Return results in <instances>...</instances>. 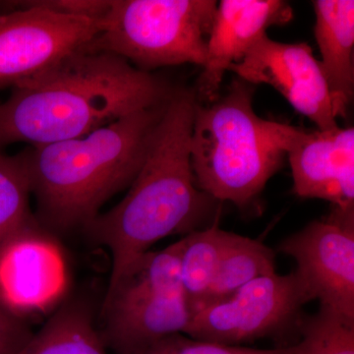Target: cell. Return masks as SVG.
I'll list each match as a JSON object with an SVG mask.
<instances>
[{"label": "cell", "mask_w": 354, "mask_h": 354, "mask_svg": "<svg viewBox=\"0 0 354 354\" xmlns=\"http://www.w3.org/2000/svg\"><path fill=\"white\" fill-rule=\"evenodd\" d=\"M180 241L133 261L109 285L104 302V344L139 354L169 335L185 334L192 312L180 278Z\"/></svg>", "instance_id": "8992f818"}, {"label": "cell", "mask_w": 354, "mask_h": 354, "mask_svg": "<svg viewBox=\"0 0 354 354\" xmlns=\"http://www.w3.org/2000/svg\"><path fill=\"white\" fill-rule=\"evenodd\" d=\"M253 95L252 86L237 79L213 102H196L190 139L197 187L241 209L258 199L286 158L270 120L254 111Z\"/></svg>", "instance_id": "277c9868"}, {"label": "cell", "mask_w": 354, "mask_h": 354, "mask_svg": "<svg viewBox=\"0 0 354 354\" xmlns=\"http://www.w3.org/2000/svg\"><path fill=\"white\" fill-rule=\"evenodd\" d=\"M102 335L79 304L62 307L15 354H106Z\"/></svg>", "instance_id": "2e32d148"}, {"label": "cell", "mask_w": 354, "mask_h": 354, "mask_svg": "<svg viewBox=\"0 0 354 354\" xmlns=\"http://www.w3.org/2000/svg\"><path fill=\"white\" fill-rule=\"evenodd\" d=\"M274 259V251L263 242L225 232L215 281L202 308L230 297L254 279L276 272Z\"/></svg>", "instance_id": "9a60e30c"}, {"label": "cell", "mask_w": 354, "mask_h": 354, "mask_svg": "<svg viewBox=\"0 0 354 354\" xmlns=\"http://www.w3.org/2000/svg\"><path fill=\"white\" fill-rule=\"evenodd\" d=\"M0 88L29 82L92 43L102 20L0 2Z\"/></svg>", "instance_id": "52a82bcc"}, {"label": "cell", "mask_w": 354, "mask_h": 354, "mask_svg": "<svg viewBox=\"0 0 354 354\" xmlns=\"http://www.w3.org/2000/svg\"><path fill=\"white\" fill-rule=\"evenodd\" d=\"M291 346L272 349H256L200 341L176 334L160 339L139 354H290Z\"/></svg>", "instance_id": "ffe728a7"}, {"label": "cell", "mask_w": 354, "mask_h": 354, "mask_svg": "<svg viewBox=\"0 0 354 354\" xmlns=\"http://www.w3.org/2000/svg\"><path fill=\"white\" fill-rule=\"evenodd\" d=\"M177 88L124 58L86 46L0 104V149L79 138L171 100Z\"/></svg>", "instance_id": "6da1fadb"}, {"label": "cell", "mask_w": 354, "mask_h": 354, "mask_svg": "<svg viewBox=\"0 0 354 354\" xmlns=\"http://www.w3.org/2000/svg\"><path fill=\"white\" fill-rule=\"evenodd\" d=\"M314 35L337 118H346L354 95V1L315 0Z\"/></svg>", "instance_id": "5bb4252c"}, {"label": "cell", "mask_w": 354, "mask_h": 354, "mask_svg": "<svg viewBox=\"0 0 354 354\" xmlns=\"http://www.w3.org/2000/svg\"><path fill=\"white\" fill-rule=\"evenodd\" d=\"M270 128L290 162L297 196L354 207L353 127L309 131L270 120Z\"/></svg>", "instance_id": "8fae6325"}, {"label": "cell", "mask_w": 354, "mask_h": 354, "mask_svg": "<svg viewBox=\"0 0 354 354\" xmlns=\"http://www.w3.org/2000/svg\"><path fill=\"white\" fill-rule=\"evenodd\" d=\"M216 7L215 0H113L88 48L118 55L142 71L202 67Z\"/></svg>", "instance_id": "5b68a950"}, {"label": "cell", "mask_w": 354, "mask_h": 354, "mask_svg": "<svg viewBox=\"0 0 354 354\" xmlns=\"http://www.w3.org/2000/svg\"><path fill=\"white\" fill-rule=\"evenodd\" d=\"M292 19V7L283 0H221L194 91L197 102L207 104L216 100L230 67L241 62L269 28L286 25Z\"/></svg>", "instance_id": "4fadbf2b"}, {"label": "cell", "mask_w": 354, "mask_h": 354, "mask_svg": "<svg viewBox=\"0 0 354 354\" xmlns=\"http://www.w3.org/2000/svg\"><path fill=\"white\" fill-rule=\"evenodd\" d=\"M67 281L62 248L34 216L0 243V304L14 315L53 308Z\"/></svg>", "instance_id": "30bf717a"}, {"label": "cell", "mask_w": 354, "mask_h": 354, "mask_svg": "<svg viewBox=\"0 0 354 354\" xmlns=\"http://www.w3.org/2000/svg\"><path fill=\"white\" fill-rule=\"evenodd\" d=\"M230 71L250 85L271 86L319 130L339 127L322 67L306 43H279L265 35Z\"/></svg>", "instance_id": "7c38bea8"}, {"label": "cell", "mask_w": 354, "mask_h": 354, "mask_svg": "<svg viewBox=\"0 0 354 354\" xmlns=\"http://www.w3.org/2000/svg\"><path fill=\"white\" fill-rule=\"evenodd\" d=\"M301 339L290 354H354V324L321 306L316 314L301 319Z\"/></svg>", "instance_id": "d6986e66"}, {"label": "cell", "mask_w": 354, "mask_h": 354, "mask_svg": "<svg viewBox=\"0 0 354 354\" xmlns=\"http://www.w3.org/2000/svg\"><path fill=\"white\" fill-rule=\"evenodd\" d=\"M279 251L297 262L311 301L354 324V207L332 206L329 215L286 237Z\"/></svg>", "instance_id": "9c48e42d"}, {"label": "cell", "mask_w": 354, "mask_h": 354, "mask_svg": "<svg viewBox=\"0 0 354 354\" xmlns=\"http://www.w3.org/2000/svg\"><path fill=\"white\" fill-rule=\"evenodd\" d=\"M225 236L218 220L180 239L181 286L192 315L202 308L215 281Z\"/></svg>", "instance_id": "e0dca14e"}, {"label": "cell", "mask_w": 354, "mask_h": 354, "mask_svg": "<svg viewBox=\"0 0 354 354\" xmlns=\"http://www.w3.org/2000/svg\"><path fill=\"white\" fill-rule=\"evenodd\" d=\"M194 91L178 88L167 102L141 169L127 194L86 227L111 252L109 285L156 242L188 234L220 218V202L197 187L190 160Z\"/></svg>", "instance_id": "7a4b0ae2"}, {"label": "cell", "mask_w": 354, "mask_h": 354, "mask_svg": "<svg viewBox=\"0 0 354 354\" xmlns=\"http://www.w3.org/2000/svg\"><path fill=\"white\" fill-rule=\"evenodd\" d=\"M309 301L297 272H274L198 310L184 335L200 341L239 346L299 325L300 312Z\"/></svg>", "instance_id": "ba28073f"}, {"label": "cell", "mask_w": 354, "mask_h": 354, "mask_svg": "<svg viewBox=\"0 0 354 354\" xmlns=\"http://www.w3.org/2000/svg\"><path fill=\"white\" fill-rule=\"evenodd\" d=\"M24 319L0 304V354H15L32 337Z\"/></svg>", "instance_id": "44dd1931"}, {"label": "cell", "mask_w": 354, "mask_h": 354, "mask_svg": "<svg viewBox=\"0 0 354 354\" xmlns=\"http://www.w3.org/2000/svg\"><path fill=\"white\" fill-rule=\"evenodd\" d=\"M167 102L79 138L25 148L31 192L44 225L55 230L86 227L104 203L129 187Z\"/></svg>", "instance_id": "3957f363"}, {"label": "cell", "mask_w": 354, "mask_h": 354, "mask_svg": "<svg viewBox=\"0 0 354 354\" xmlns=\"http://www.w3.org/2000/svg\"><path fill=\"white\" fill-rule=\"evenodd\" d=\"M31 195L24 151L8 155L0 149V243L32 218Z\"/></svg>", "instance_id": "ac0fdd59"}]
</instances>
